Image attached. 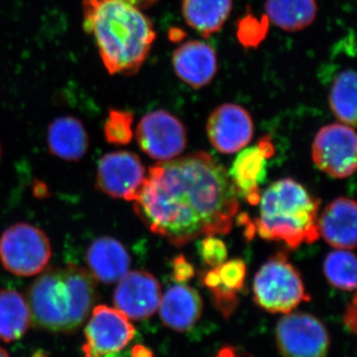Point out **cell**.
Returning a JSON list of instances; mask_svg holds the SVG:
<instances>
[{
	"instance_id": "obj_1",
	"label": "cell",
	"mask_w": 357,
	"mask_h": 357,
	"mask_svg": "<svg viewBox=\"0 0 357 357\" xmlns=\"http://www.w3.org/2000/svg\"><path fill=\"white\" fill-rule=\"evenodd\" d=\"M133 203L149 229L175 246L229 234L239 210L229 174L206 152L151 167Z\"/></svg>"
},
{
	"instance_id": "obj_2",
	"label": "cell",
	"mask_w": 357,
	"mask_h": 357,
	"mask_svg": "<svg viewBox=\"0 0 357 357\" xmlns=\"http://www.w3.org/2000/svg\"><path fill=\"white\" fill-rule=\"evenodd\" d=\"M84 28L110 75H133L156 39L151 20L126 0H84Z\"/></svg>"
},
{
	"instance_id": "obj_3",
	"label": "cell",
	"mask_w": 357,
	"mask_h": 357,
	"mask_svg": "<svg viewBox=\"0 0 357 357\" xmlns=\"http://www.w3.org/2000/svg\"><path fill=\"white\" fill-rule=\"evenodd\" d=\"M96 297L95 278L76 265L48 270L27 294L35 325L50 332L69 333L83 325Z\"/></svg>"
},
{
	"instance_id": "obj_4",
	"label": "cell",
	"mask_w": 357,
	"mask_h": 357,
	"mask_svg": "<svg viewBox=\"0 0 357 357\" xmlns=\"http://www.w3.org/2000/svg\"><path fill=\"white\" fill-rule=\"evenodd\" d=\"M259 203V217L253 225L262 238L282 241L291 249L318 239L321 202L297 181H276L261 194Z\"/></svg>"
},
{
	"instance_id": "obj_5",
	"label": "cell",
	"mask_w": 357,
	"mask_h": 357,
	"mask_svg": "<svg viewBox=\"0 0 357 357\" xmlns=\"http://www.w3.org/2000/svg\"><path fill=\"white\" fill-rule=\"evenodd\" d=\"M253 297L258 306L273 314H289L311 300L299 271L283 253L270 258L255 275Z\"/></svg>"
},
{
	"instance_id": "obj_6",
	"label": "cell",
	"mask_w": 357,
	"mask_h": 357,
	"mask_svg": "<svg viewBox=\"0 0 357 357\" xmlns=\"http://www.w3.org/2000/svg\"><path fill=\"white\" fill-rule=\"evenodd\" d=\"M52 248L48 236L29 223H16L0 237V260L7 271L21 277L41 273Z\"/></svg>"
},
{
	"instance_id": "obj_7",
	"label": "cell",
	"mask_w": 357,
	"mask_h": 357,
	"mask_svg": "<svg viewBox=\"0 0 357 357\" xmlns=\"http://www.w3.org/2000/svg\"><path fill=\"white\" fill-rule=\"evenodd\" d=\"M356 134L347 124L333 123L318 131L312 146L314 164L331 177L344 178L356 169Z\"/></svg>"
},
{
	"instance_id": "obj_8",
	"label": "cell",
	"mask_w": 357,
	"mask_h": 357,
	"mask_svg": "<svg viewBox=\"0 0 357 357\" xmlns=\"http://www.w3.org/2000/svg\"><path fill=\"white\" fill-rule=\"evenodd\" d=\"M276 340L283 357H326L331 342L324 324L305 312L286 314L277 325Z\"/></svg>"
},
{
	"instance_id": "obj_9",
	"label": "cell",
	"mask_w": 357,
	"mask_h": 357,
	"mask_svg": "<svg viewBox=\"0 0 357 357\" xmlns=\"http://www.w3.org/2000/svg\"><path fill=\"white\" fill-rule=\"evenodd\" d=\"M136 139L148 156L168 161L184 151L187 131L178 117L159 109L142 117L136 130Z\"/></svg>"
},
{
	"instance_id": "obj_10",
	"label": "cell",
	"mask_w": 357,
	"mask_h": 357,
	"mask_svg": "<svg viewBox=\"0 0 357 357\" xmlns=\"http://www.w3.org/2000/svg\"><path fill=\"white\" fill-rule=\"evenodd\" d=\"M84 335V357H103L126 349L135 328L123 312L100 305L93 310Z\"/></svg>"
},
{
	"instance_id": "obj_11",
	"label": "cell",
	"mask_w": 357,
	"mask_h": 357,
	"mask_svg": "<svg viewBox=\"0 0 357 357\" xmlns=\"http://www.w3.org/2000/svg\"><path fill=\"white\" fill-rule=\"evenodd\" d=\"M145 178L144 165L137 155L128 151L112 152L98 162L96 185L107 196L133 202Z\"/></svg>"
},
{
	"instance_id": "obj_12",
	"label": "cell",
	"mask_w": 357,
	"mask_h": 357,
	"mask_svg": "<svg viewBox=\"0 0 357 357\" xmlns=\"http://www.w3.org/2000/svg\"><path fill=\"white\" fill-rule=\"evenodd\" d=\"M206 133L211 145L220 153H236L252 140V117L241 105L223 103L208 116Z\"/></svg>"
},
{
	"instance_id": "obj_13",
	"label": "cell",
	"mask_w": 357,
	"mask_h": 357,
	"mask_svg": "<svg viewBox=\"0 0 357 357\" xmlns=\"http://www.w3.org/2000/svg\"><path fill=\"white\" fill-rule=\"evenodd\" d=\"M275 153L270 136L261 138L255 146L243 150L234 160L229 178L239 197L249 204H259L261 185L267 176V162Z\"/></svg>"
},
{
	"instance_id": "obj_14",
	"label": "cell",
	"mask_w": 357,
	"mask_h": 357,
	"mask_svg": "<svg viewBox=\"0 0 357 357\" xmlns=\"http://www.w3.org/2000/svg\"><path fill=\"white\" fill-rule=\"evenodd\" d=\"M161 297L159 282L153 275L137 270L128 272L119 280L114 303L128 319H144L158 310Z\"/></svg>"
},
{
	"instance_id": "obj_15",
	"label": "cell",
	"mask_w": 357,
	"mask_h": 357,
	"mask_svg": "<svg viewBox=\"0 0 357 357\" xmlns=\"http://www.w3.org/2000/svg\"><path fill=\"white\" fill-rule=\"evenodd\" d=\"M172 64L181 81L194 89H202L213 81L218 73V56L206 42H185L173 53Z\"/></svg>"
},
{
	"instance_id": "obj_16",
	"label": "cell",
	"mask_w": 357,
	"mask_h": 357,
	"mask_svg": "<svg viewBox=\"0 0 357 357\" xmlns=\"http://www.w3.org/2000/svg\"><path fill=\"white\" fill-rule=\"evenodd\" d=\"M356 203L354 199H335L319 218V234L333 248H356Z\"/></svg>"
},
{
	"instance_id": "obj_17",
	"label": "cell",
	"mask_w": 357,
	"mask_h": 357,
	"mask_svg": "<svg viewBox=\"0 0 357 357\" xmlns=\"http://www.w3.org/2000/svg\"><path fill=\"white\" fill-rule=\"evenodd\" d=\"M159 307L164 325L177 332L192 328L203 312V302L198 292L184 284L169 288L161 297Z\"/></svg>"
},
{
	"instance_id": "obj_18",
	"label": "cell",
	"mask_w": 357,
	"mask_h": 357,
	"mask_svg": "<svg viewBox=\"0 0 357 357\" xmlns=\"http://www.w3.org/2000/svg\"><path fill=\"white\" fill-rule=\"evenodd\" d=\"M86 263L93 278L102 283L112 284L128 273L130 256L116 239L100 237L89 246Z\"/></svg>"
},
{
	"instance_id": "obj_19",
	"label": "cell",
	"mask_w": 357,
	"mask_h": 357,
	"mask_svg": "<svg viewBox=\"0 0 357 357\" xmlns=\"http://www.w3.org/2000/svg\"><path fill=\"white\" fill-rule=\"evenodd\" d=\"M246 278V264L243 260L232 259L213 268L204 277V285L208 288L215 307L225 317L236 310L237 293L243 289Z\"/></svg>"
},
{
	"instance_id": "obj_20",
	"label": "cell",
	"mask_w": 357,
	"mask_h": 357,
	"mask_svg": "<svg viewBox=\"0 0 357 357\" xmlns=\"http://www.w3.org/2000/svg\"><path fill=\"white\" fill-rule=\"evenodd\" d=\"M48 147L52 154L67 161H79L89 148V135L83 122L74 116H62L51 122Z\"/></svg>"
},
{
	"instance_id": "obj_21",
	"label": "cell",
	"mask_w": 357,
	"mask_h": 357,
	"mask_svg": "<svg viewBox=\"0 0 357 357\" xmlns=\"http://www.w3.org/2000/svg\"><path fill=\"white\" fill-rule=\"evenodd\" d=\"M234 0H183V17L204 38L220 31L230 16Z\"/></svg>"
},
{
	"instance_id": "obj_22",
	"label": "cell",
	"mask_w": 357,
	"mask_h": 357,
	"mask_svg": "<svg viewBox=\"0 0 357 357\" xmlns=\"http://www.w3.org/2000/svg\"><path fill=\"white\" fill-rule=\"evenodd\" d=\"M265 13L284 31L298 32L314 23L318 4L316 0H266Z\"/></svg>"
},
{
	"instance_id": "obj_23",
	"label": "cell",
	"mask_w": 357,
	"mask_h": 357,
	"mask_svg": "<svg viewBox=\"0 0 357 357\" xmlns=\"http://www.w3.org/2000/svg\"><path fill=\"white\" fill-rule=\"evenodd\" d=\"M31 324L27 301L17 291H0V340L11 342L20 340Z\"/></svg>"
},
{
	"instance_id": "obj_24",
	"label": "cell",
	"mask_w": 357,
	"mask_h": 357,
	"mask_svg": "<svg viewBox=\"0 0 357 357\" xmlns=\"http://www.w3.org/2000/svg\"><path fill=\"white\" fill-rule=\"evenodd\" d=\"M328 102L333 114L347 126H356V74L347 69L337 75L331 88Z\"/></svg>"
},
{
	"instance_id": "obj_25",
	"label": "cell",
	"mask_w": 357,
	"mask_h": 357,
	"mask_svg": "<svg viewBox=\"0 0 357 357\" xmlns=\"http://www.w3.org/2000/svg\"><path fill=\"white\" fill-rule=\"evenodd\" d=\"M324 270L328 281L340 290L352 291L356 287V258L347 249L333 251L326 256Z\"/></svg>"
},
{
	"instance_id": "obj_26",
	"label": "cell",
	"mask_w": 357,
	"mask_h": 357,
	"mask_svg": "<svg viewBox=\"0 0 357 357\" xmlns=\"http://www.w3.org/2000/svg\"><path fill=\"white\" fill-rule=\"evenodd\" d=\"M133 114L126 110H109L103 126L105 139L110 144L126 145L132 139Z\"/></svg>"
},
{
	"instance_id": "obj_27",
	"label": "cell",
	"mask_w": 357,
	"mask_h": 357,
	"mask_svg": "<svg viewBox=\"0 0 357 357\" xmlns=\"http://www.w3.org/2000/svg\"><path fill=\"white\" fill-rule=\"evenodd\" d=\"M199 253L206 265L215 268L227 260V248L222 239L210 236L202 239L199 245Z\"/></svg>"
},
{
	"instance_id": "obj_28",
	"label": "cell",
	"mask_w": 357,
	"mask_h": 357,
	"mask_svg": "<svg viewBox=\"0 0 357 357\" xmlns=\"http://www.w3.org/2000/svg\"><path fill=\"white\" fill-rule=\"evenodd\" d=\"M195 276V268L185 259L184 255H178L173 261V278L178 283L191 280Z\"/></svg>"
},
{
	"instance_id": "obj_29",
	"label": "cell",
	"mask_w": 357,
	"mask_h": 357,
	"mask_svg": "<svg viewBox=\"0 0 357 357\" xmlns=\"http://www.w3.org/2000/svg\"><path fill=\"white\" fill-rule=\"evenodd\" d=\"M344 324L349 326V330L356 333V297L354 296V300L347 307L344 314Z\"/></svg>"
},
{
	"instance_id": "obj_30",
	"label": "cell",
	"mask_w": 357,
	"mask_h": 357,
	"mask_svg": "<svg viewBox=\"0 0 357 357\" xmlns=\"http://www.w3.org/2000/svg\"><path fill=\"white\" fill-rule=\"evenodd\" d=\"M126 1L133 4L134 6L138 7V8L142 9L154 6L158 0H126Z\"/></svg>"
},
{
	"instance_id": "obj_31",
	"label": "cell",
	"mask_w": 357,
	"mask_h": 357,
	"mask_svg": "<svg viewBox=\"0 0 357 357\" xmlns=\"http://www.w3.org/2000/svg\"><path fill=\"white\" fill-rule=\"evenodd\" d=\"M218 357H234V356L232 354V351L229 349V351H222L220 352V356Z\"/></svg>"
},
{
	"instance_id": "obj_32",
	"label": "cell",
	"mask_w": 357,
	"mask_h": 357,
	"mask_svg": "<svg viewBox=\"0 0 357 357\" xmlns=\"http://www.w3.org/2000/svg\"><path fill=\"white\" fill-rule=\"evenodd\" d=\"M0 357H9V354H7L6 349H2V347H0Z\"/></svg>"
},
{
	"instance_id": "obj_33",
	"label": "cell",
	"mask_w": 357,
	"mask_h": 357,
	"mask_svg": "<svg viewBox=\"0 0 357 357\" xmlns=\"http://www.w3.org/2000/svg\"><path fill=\"white\" fill-rule=\"evenodd\" d=\"M0 154H1V149H0Z\"/></svg>"
}]
</instances>
